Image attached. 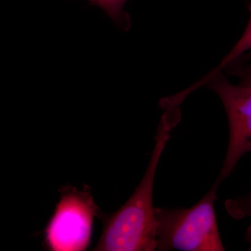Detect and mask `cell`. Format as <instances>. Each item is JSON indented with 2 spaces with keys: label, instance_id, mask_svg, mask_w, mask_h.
Here are the masks:
<instances>
[{
  "label": "cell",
  "instance_id": "obj_7",
  "mask_svg": "<svg viewBox=\"0 0 251 251\" xmlns=\"http://www.w3.org/2000/svg\"><path fill=\"white\" fill-rule=\"evenodd\" d=\"M92 4L97 5L114 21L120 22L123 21V8L127 0H88Z\"/></svg>",
  "mask_w": 251,
  "mask_h": 251
},
{
  "label": "cell",
  "instance_id": "obj_9",
  "mask_svg": "<svg viewBox=\"0 0 251 251\" xmlns=\"http://www.w3.org/2000/svg\"><path fill=\"white\" fill-rule=\"evenodd\" d=\"M239 59H242V61L251 60V53L244 54V55H242Z\"/></svg>",
  "mask_w": 251,
  "mask_h": 251
},
{
  "label": "cell",
  "instance_id": "obj_1",
  "mask_svg": "<svg viewBox=\"0 0 251 251\" xmlns=\"http://www.w3.org/2000/svg\"><path fill=\"white\" fill-rule=\"evenodd\" d=\"M177 111L167 110L157 130L155 145L148 168L129 199L105 221L95 251L156 250L153 190L157 167L172 130L179 122Z\"/></svg>",
  "mask_w": 251,
  "mask_h": 251
},
{
  "label": "cell",
  "instance_id": "obj_6",
  "mask_svg": "<svg viewBox=\"0 0 251 251\" xmlns=\"http://www.w3.org/2000/svg\"><path fill=\"white\" fill-rule=\"evenodd\" d=\"M248 9L250 13V18L242 37L237 41L229 53L223 59L219 67L214 69L209 75H214L221 72L223 69L228 65H231L234 62H237L238 59L251 49V2L248 5Z\"/></svg>",
  "mask_w": 251,
  "mask_h": 251
},
{
  "label": "cell",
  "instance_id": "obj_8",
  "mask_svg": "<svg viewBox=\"0 0 251 251\" xmlns=\"http://www.w3.org/2000/svg\"><path fill=\"white\" fill-rule=\"evenodd\" d=\"M232 74L242 79L241 85L251 86V67L235 68Z\"/></svg>",
  "mask_w": 251,
  "mask_h": 251
},
{
  "label": "cell",
  "instance_id": "obj_4",
  "mask_svg": "<svg viewBox=\"0 0 251 251\" xmlns=\"http://www.w3.org/2000/svg\"><path fill=\"white\" fill-rule=\"evenodd\" d=\"M204 84L219 96L228 119V146L218 176L224 181L242 156L251 152V86L232 85L221 72L206 77L195 88Z\"/></svg>",
  "mask_w": 251,
  "mask_h": 251
},
{
  "label": "cell",
  "instance_id": "obj_5",
  "mask_svg": "<svg viewBox=\"0 0 251 251\" xmlns=\"http://www.w3.org/2000/svg\"><path fill=\"white\" fill-rule=\"evenodd\" d=\"M225 208L232 219L242 220L249 218L251 224L246 230V240L249 244V251H251V188L250 191L244 196L230 198L225 202Z\"/></svg>",
  "mask_w": 251,
  "mask_h": 251
},
{
  "label": "cell",
  "instance_id": "obj_3",
  "mask_svg": "<svg viewBox=\"0 0 251 251\" xmlns=\"http://www.w3.org/2000/svg\"><path fill=\"white\" fill-rule=\"evenodd\" d=\"M99 208L90 188L61 189V198L46 229V244L54 251H80L88 247Z\"/></svg>",
  "mask_w": 251,
  "mask_h": 251
},
{
  "label": "cell",
  "instance_id": "obj_2",
  "mask_svg": "<svg viewBox=\"0 0 251 251\" xmlns=\"http://www.w3.org/2000/svg\"><path fill=\"white\" fill-rule=\"evenodd\" d=\"M222 181L217 177L209 191L188 208L155 207L156 250L223 251L214 203Z\"/></svg>",
  "mask_w": 251,
  "mask_h": 251
}]
</instances>
